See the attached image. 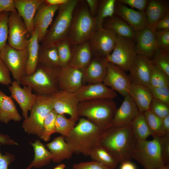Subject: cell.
Returning <instances> with one entry per match:
<instances>
[{"mask_svg":"<svg viewBox=\"0 0 169 169\" xmlns=\"http://www.w3.org/2000/svg\"><path fill=\"white\" fill-rule=\"evenodd\" d=\"M136 141L131 123L123 126L114 125L105 131L99 144L107 149L118 163L121 164L132 158Z\"/></svg>","mask_w":169,"mask_h":169,"instance_id":"cell-1","label":"cell"},{"mask_svg":"<svg viewBox=\"0 0 169 169\" xmlns=\"http://www.w3.org/2000/svg\"><path fill=\"white\" fill-rule=\"evenodd\" d=\"M78 120L74 129L64 138L74 153L90 156L99 144L104 131L87 119L82 117Z\"/></svg>","mask_w":169,"mask_h":169,"instance_id":"cell-2","label":"cell"},{"mask_svg":"<svg viewBox=\"0 0 169 169\" xmlns=\"http://www.w3.org/2000/svg\"><path fill=\"white\" fill-rule=\"evenodd\" d=\"M113 99H98L79 102V117H86L104 131L114 126V118L117 110Z\"/></svg>","mask_w":169,"mask_h":169,"instance_id":"cell-3","label":"cell"},{"mask_svg":"<svg viewBox=\"0 0 169 169\" xmlns=\"http://www.w3.org/2000/svg\"><path fill=\"white\" fill-rule=\"evenodd\" d=\"M78 0H69L59 6L56 18L40 45V49L55 46L67 38Z\"/></svg>","mask_w":169,"mask_h":169,"instance_id":"cell-4","label":"cell"},{"mask_svg":"<svg viewBox=\"0 0 169 169\" xmlns=\"http://www.w3.org/2000/svg\"><path fill=\"white\" fill-rule=\"evenodd\" d=\"M60 68L38 64L35 72L22 77L20 84L30 86L37 94L51 96L59 91L58 80Z\"/></svg>","mask_w":169,"mask_h":169,"instance_id":"cell-5","label":"cell"},{"mask_svg":"<svg viewBox=\"0 0 169 169\" xmlns=\"http://www.w3.org/2000/svg\"><path fill=\"white\" fill-rule=\"evenodd\" d=\"M75 11L67 38L72 45L89 41L96 31L95 18L88 6H82Z\"/></svg>","mask_w":169,"mask_h":169,"instance_id":"cell-6","label":"cell"},{"mask_svg":"<svg viewBox=\"0 0 169 169\" xmlns=\"http://www.w3.org/2000/svg\"><path fill=\"white\" fill-rule=\"evenodd\" d=\"M132 158L145 169H150L166 165L161 151V137H153L150 140H137Z\"/></svg>","mask_w":169,"mask_h":169,"instance_id":"cell-7","label":"cell"},{"mask_svg":"<svg viewBox=\"0 0 169 169\" xmlns=\"http://www.w3.org/2000/svg\"><path fill=\"white\" fill-rule=\"evenodd\" d=\"M36 95L30 115L24 119L22 127L26 133L36 135L41 138L44 120L53 108L51 96Z\"/></svg>","mask_w":169,"mask_h":169,"instance_id":"cell-8","label":"cell"},{"mask_svg":"<svg viewBox=\"0 0 169 169\" xmlns=\"http://www.w3.org/2000/svg\"><path fill=\"white\" fill-rule=\"evenodd\" d=\"M134 39L117 35L115 45L111 54L104 59L124 70L129 71L137 54L135 49Z\"/></svg>","mask_w":169,"mask_h":169,"instance_id":"cell-9","label":"cell"},{"mask_svg":"<svg viewBox=\"0 0 169 169\" xmlns=\"http://www.w3.org/2000/svg\"><path fill=\"white\" fill-rule=\"evenodd\" d=\"M0 57L12 73L14 80L20 84V79L25 75L28 57L27 48L18 50L6 44L0 51Z\"/></svg>","mask_w":169,"mask_h":169,"instance_id":"cell-10","label":"cell"},{"mask_svg":"<svg viewBox=\"0 0 169 169\" xmlns=\"http://www.w3.org/2000/svg\"><path fill=\"white\" fill-rule=\"evenodd\" d=\"M117 35L103 28L96 31L89 41L93 56L105 59L112 52Z\"/></svg>","mask_w":169,"mask_h":169,"instance_id":"cell-11","label":"cell"},{"mask_svg":"<svg viewBox=\"0 0 169 169\" xmlns=\"http://www.w3.org/2000/svg\"><path fill=\"white\" fill-rule=\"evenodd\" d=\"M8 27V44L18 50L27 48L29 40L27 36L29 34L25 23L17 13H10Z\"/></svg>","mask_w":169,"mask_h":169,"instance_id":"cell-12","label":"cell"},{"mask_svg":"<svg viewBox=\"0 0 169 169\" xmlns=\"http://www.w3.org/2000/svg\"><path fill=\"white\" fill-rule=\"evenodd\" d=\"M106 65L107 73L103 83L124 97L128 95L131 83L129 75L113 64L106 62Z\"/></svg>","mask_w":169,"mask_h":169,"instance_id":"cell-13","label":"cell"},{"mask_svg":"<svg viewBox=\"0 0 169 169\" xmlns=\"http://www.w3.org/2000/svg\"><path fill=\"white\" fill-rule=\"evenodd\" d=\"M155 32L153 27L147 25L143 29L135 31V49L137 55L151 59L158 49Z\"/></svg>","mask_w":169,"mask_h":169,"instance_id":"cell-14","label":"cell"},{"mask_svg":"<svg viewBox=\"0 0 169 169\" xmlns=\"http://www.w3.org/2000/svg\"><path fill=\"white\" fill-rule=\"evenodd\" d=\"M53 110L58 114H67L77 121L79 119V101L74 93L59 90L51 96Z\"/></svg>","mask_w":169,"mask_h":169,"instance_id":"cell-15","label":"cell"},{"mask_svg":"<svg viewBox=\"0 0 169 169\" xmlns=\"http://www.w3.org/2000/svg\"><path fill=\"white\" fill-rule=\"evenodd\" d=\"M8 90L11 97L19 105L22 112L24 119L27 118L28 112L30 111L33 106L37 97L36 94L33 93L32 88L29 86H20L19 83L16 81H12L9 86Z\"/></svg>","mask_w":169,"mask_h":169,"instance_id":"cell-16","label":"cell"},{"mask_svg":"<svg viewBox=\"0 0 169 169\" xmlns=\"http://www.w3.org/2000/svg\"><path fill=\"white\" fill-rule=\"evenodd\" d=\"M154 67L151 59L137 55L129 70L131 82L148 86Z\"/></svg>","mask_w":169,"mask_h":169,"instance_id":"cell-17","label":"cell"},{"mask_svg":"<svg viewBox=\"0 0 169 169\" xmlns=\"http://www.w3.org/2000/svg\"><path fill=\"white\" fill-rule=\"evenodd\" d=\"M74 93L79 102L102 99L113 100L117 96L116 92L103 82L83 85Z\"/></svg>","mask_w":169,"mask_h":169,"instance_id":"cell-18","label":"cell"},{"mask_svg":"<svg viewBox=\"0 0 169 169\" xmlns=\"http://www.w3.org/2000/svg\"><path fill=\"white\" fill-rule=\"evenodd\" d=\"M83 73L81 70L68 66L61 67L58 84L59 90L74 93L83 85Z\"/></svg>","mask_w":169,"mask_h":169,"instance_id":"cell-19","label":"cell"},{"mask_svg":"<svg viewBox=\"0 0 169 169\" xmlns=\"http://www.w3.org/2000/svg\"><path fill=\"white\" fill-rule=\"evenodd\" d=\"M114 15L129 25L135 31L140 30L147 25L145 11L135 10L116 1Z\"/></svg>","mask_w":169,"mask_h":169,"instance_id":"cell-20","label":"cell"},{"mask_svg":"<svg viewBox=\"0 0 169 169\" xmlns=\"http://www.w3.org/2000/svg\"><path fill=\"white\" fill-rule=\"evenodd\" d=\"M59 6L49 5L44 1L38 9L34 17L33 28L34 30L35 29L38 30L39 43L42 41L45 36Z\"/></svg>","mask_w":169,"mask_h":169,"instance_id":"cell-21","label":"cell"},{"mask_svg":"<svg viewBox=\"0 0 169 169\" xmlns=\"http://www.w3.org/2000/svg\"><path fill=\"white\" fill-rule=\"evenodd\" d=\"M44 0H14L17 13L25 23L29 35L33 31V21L35 13Z\"/></svg>","mask_w":169,"mask_h":169,"instance_id":"cell-22","label":"cell"},{"mask_svg":"<svg viewBox=\"0 0 169 169\" xmlns=\"http://www.w3.org/2000/svg\"><path fill=\"white\" fill-rule=\"evenodd\" d=\"M83 73V85L103 82L107 73L106 62L103 59L93 56Z\"/></svg>","mask_w":169,"mask_h":169,"instance_id":"cell-23","label":"cell"},{"mask_svg":"<svg viewBox=\"0 0 169 169\" xmlns=\"http://www.w3.org/2000/svg\"><path fill=\"white\" fill-rule=\"evenodd\" d=\"M139 111L131 96L125 97L121 105L117 109L114 118V125L123 126L131 124Z\"/></svg>","mask_w":169,"mask_h":169,"instance_id":"cell-24","label":"cell"},{"mask_svg":"<svg viewBox=\"0 0 169 169\" xmlns=\"http://www.w3.org/2000/svg\"><path fill=\"white\" fill-rule=\"evenodd\" d=\"M92 57L89 41L73 45L71 58L67 66L78 69L83 72Z\"/></svg>","mask_w":169,"mask_h":169,"instance_id":"cell-25","label":"cell"},{"mask_svg":"<svg viewBox=\"0 0 169 169\" xmlns=\"http://www.w3.org/2000/svg\"><path fill=\"white\" fill-rule=\"evenodd\" d=\"M129 94L135 103L139 111L144 112L149 110L153 97L147 87L131 82Z\"/></svg>","mask_w":169,"mask_h":169,"instance_id":"cell-26","label":"cell"},{"mask_svg":"<svg viewBox=\"0 0 169 169\" xmlns=\"http://www.w3.org/2000/svg\"><path fill=\"white\" fill-rule=\"evenodd\" d=\"M147 25L154 27L169 12L168 1L164 0H149L145 11Z\"/></svg>","mask_w":169,"mask_h":169,"instance_id":"cell-27","label":"cell"},{"mask_svg":"<svg viewBox=\"0 0 169 169\" xmlns=\"http://www.w3.org/2000/svg\"><path fill=\"white\" fill-rule=\"evenodd\" d=\"M22 119L12 98L0 89V122L7 124L11 120L19 121Z\"/></svg>","mask_w":169,"mask_h":169,"instance_id":"cell-28","label":"cell"},{"mask_svg":"<svg viewBox=\"0 0 169 169\" xmlns=\"http://www.w3.org/2000/svg\"><path fill=\"white\" fill-rule=\"evenodd\" d=\"M46 146L52 155V161L54 163H59L65 159H69L74 154L62 136L55 137Z\"/></svg>","mask_w":169,"mask_h":169,"instance_id":"cell-29","label":"cell"},{"mask_svg":"<svg viewBox=\"0 0 169 169\" xmlns=\"http://www.w3.org/2000/svg\"><path fill=\"white\" fill-rule=\"evenodd\" d=\"M37 29H34L33 34L29 38L27 46L28 57L25 75L32 74L36 71L38 64L40 44Z\"/></svg>","mask_w":169,"mask_h":169,"instance_id":"cell-30","label":"cell"},{"mask_svg":"<svg viewBox=\"0 0 169 169\" xmlns=\"http://www.w3.org/2000/svg\"><path fill=\"white\" fill-rule=\"evenodd\" d=\"M103 27L111 30L118 36L134 39V30L127 23L115 15L105 19Z\"/></svg>","mask_w":169,"mask_h":169,"instance_id":"cell-31","label":"cell"},{"mask_svg":"<svg viewBox=\"0 0 169 169\" xmlns=\"http://www.w3.org/2000/svg\"><path fill=\"white\" fill-rule=\"evenodd\" d=\"M34 152L33 160L30 164L33 167L39 168L49 164L52 161V156L50 152L39 140L34 142H31Z\"/></svg>","mask_w":169,"mask_h":169,"instance_id":"cell-32","label":"cell"},{"mask_svg":"<svg viewBox=\"0 0 169 169\" xmlns=\"http://www.w3.org/2000/svg\"><path fill=\"white\" fill-rule=\"evenodd\" d=\"M116 0H103L100 1L96 16L95 17L96 31L103 28V24L104 19L112 17L114 15Z\"/></svg>","mask_w":169,"mask_h":169,"instance_id":"cell-33","label":"cell"},{"mask_svg":"<svg viewBox=\"0 0 169 169\" xmlns=\"http://www.w3.org/2000/svg\"><path fill=\"white\" fill-rule=\"evenodd\" d=\"M90 156L95 161L111 169H115L119 164L110 152L99 144L94 148Z\"/></svg>","mask_w":169,"mask_h":169,"instance_id":"cell-34","label":"cell"},{"mask_svg":"<svg viewBox=\"0 0 169 169\" xmlns=\"http://www.w3.org/2000/svg\"><path fill=\"white\" fill-rule=\"evenodd\" d=\"M131 125L133 132L137 140H146L151 136L143 112L139 111Z\"/></svg>","mask_w":169,"mask_h":169,"instance_id":"cell-35","label":"cell"},{"mask_svg":"<svg viewBox=\"0 0 169 169\" xmlns=\"http://www.w3.org/2000/svg\"><path fill=\"white\" fill-rule=\"evenodd\" d=\"M38 64L50 67H61L56 46L40 49Z\"/></svg>","mask_w":169,"mask_h":169,"instance_id":"cell-36","label":"cell"},{"mask_svg":"<svg viewBox=\"0 0 169 169\" xmlns=\"http://www.w3.org/2000/svg\"><path fill=\"white\" fill-rule=\"evenodd\" d=\"M153 137H161L164 136L162 119L150 110L143 112Z\"/></svg>","mask_w":169,"mask_h":169,"instance_id":"cell-37","label":"cell"},{"mask_svg":"<svg viewBox=\"0 0 169 169\" xmlns=\"http://www.w3.org/2000/svg\"><path fill=\"white\" fill-rule=\"evenodd\" d=\"M77 121L71 117L66 118L64 114H58L55 121V133H59L64 137L67 136L74 128Z\"/></svg>","mask_w":169,"mask_h":169,"instance_id":"cell-38","label":"cell"},{"mask_svg":"<svg viewBox=\"0 0 169 169\" xmlns=\"http://www.w3.org/2000/svg\"><path fill=\"white\" fill-rule=\"evenodd\" d=\"M61 67L67 66L70 60L73 45L67 38L56 45Z\"/></svg>","mask_w":169,"mask_h":169,"instance_id":"cell-39","label":"cell"},{"mask_svg":"<svg viewBox=\"0 0 169 169\" xmlns=\"http://www.w3.org/2000/svg\"><path fill=\"white\" fill-rule=\"evenodd\" d=\"M151 60L155 67L169 77V52L158 48Z\"/></svg>","mask_w":169,"mask_h":169,"instance_id":"cell-40","label":"cell"},{"mask_svg":"<svg viewBox=\"0 0 169 169\" xmlns=\"http://www.w3.org/2000/svg\"><path fill=\"white\" fill-rule=\"evenodd\" d=\"M57 113L54 110H51L45 118L43 131L41 138L48 141L50 140L51 135L55 133V124Z\"/></svg>","mask_w":169,"mask_h":169,"instance_id":"cell-41","label":"cell"},{"mask_svg":"<svg viewBox=\"0 0 169 169\" xmlns=\"http://www.w3.org/2000/svg\"><path fill=\"white\" fill-rule=\"evenodd\" d=\"M148 86L152 87L169 86V77L154 66Z\"/></svg>","mask_w":169,"mask_h":169,"instance_id":"cell-42","label":"cell"},{"mask_svg":"<svg viewBox=\"0 0 169 169\" xmlns=\"http://www.w3.org/2000/svg\"><path fill=\"white\" fill-rule=\"evenodd\" d=\"M9 12L0 14V51L6 44L8 38V18Z\"/></svg>","mask_w":169,"mask_h":169,"instance_id":"cell-43","label":"cell"},{"mask_svg":"<svg viewBox=\"0 0 169 169\" xmlns=\"http://www.w3.org/2000/svg\"><path fill=\"white\" fill-rule=\"evenodd\" d=\"M149 110L162 119L169 115V105L153 98Z\"/></svg>","mask_w":169,"mask_h":169,"instance_id":"cell-44","label":"cell"},{"mask_svg":"<svg viewBox=\"0 0 169 169\" xmlns=\"http://www.w3.org/2000/svg\"><path fill=\"white\" fill-rule=\"evenodd\" d=\"M153 98L157 99L169 105V86L160 87H147Z\"/></svg>","mask_w":169,"mask_h":169,"instance_id":"cell-45","label":"cell"},{"mask_svg":"<svg viewBox=\"0 0 169 169\" xmlns=\"http://www.w3.org/2000/svg\"><path fill=\"white\" fill-rule=\"evenodd\" d=\"M155 34L158 48L169 52V30L155 31Z\"/></svg>","mask_w":169,"mask_h":169,"instance_id":"cell-46","label":"cell"},{"mask_svg":"<svg viewBox=\"0 0 169 169\" xmlns=\"http://www.w3.org/2000/svg\"><path fill=\"white\" fill-rule=\"evenodd\" d=\"M12 82L10 72L0 57V84L9 86Z\"/></svg>","mask_w":169,"mask_h":169,"instance_id":"cell-47","label":"cell"},{"mask_svg":"<svg viewBox=\"0 0 169 169\" xmlns=\"http://www.w3.org/2000/svg\"><path fill=\"white\" fill-rule=\"evenodd\" d=\"M73 169H111L95 161L81 162L74 164Z\"/></svg>","mask_w":169,"mask_h":169,"instance_id":"cell-48","label":"cell"},{"mask_svg":"<svg viewBox=\"0 0 169 169\" xmlns=\"http://www.w3.org/2000/svg\"><path fill=\"white\" fill-rule=\"evenodd\" d=\"M117 1L137 9L139 11H145L148 0H118Z\"/></svg>","mask_w":169,"mask_h":169,"instance_id":"cell-49","label":"cell"},{"mask_svg":"<svg viewBox=\"0 0 169 169\" xmlns=\"http://www.w3.org/2000/svg\"><path fill=\"white\" fill-rule=\"evenodd\" d=\"M1 144L0 143V146ZM15 159V157L13 154L6 152L5 154H2L0 151V169H8V166ZM33 167L30 164L25 169H31Z\"/></svg>","mask_w":169,"mask_h":169,"instance_id":"cell-50","label":"cell"},{"mask_svg":"<svg viewBox=\"0 0 169 169\" xmlns=\"http://www.w3.org/2000/svg\"><path fill=\"white\" fill-rule=\"evenodd\" d=\"M162 155L166 165L169 163V136L161 137Z\"/></svg>","mask_w":169,"mask_h":169,"instance_id":"cell-51","label":"cell"},{"mask_svg":"<svg viewBox=\"0 0 169 169\" xmlns=\"http://www.w3.org/2000/svg\"><path fill=\"white\" fill-rule=\"evenodd\" d=\"M5 12L17 13L14 0H0V14Z\"/></svg>","mask_w":169,"mask_h":169,"instance_id":"cell-52","label":"cell"},{"mask_svg":"<svg viewBox=\"0 0 169 169\" xmlns=\"http://www.w3.org/2000/svg\"><path fill=\"white\" fill-rule=\"evenodd\" d=\"M155 31L169 30V12L154 26Z\"/></svg>","mask_w":169,"mask_h":169,"instance_id":"cell-53","label":"cell"},{"mask_svg":"<svg viewBox=\"0 0 169 169\" xmlns=\"http://www.w3.org/2000/svg\"><path fill=\"white\" fill-rule=\"evenodd\" d=\"M100 1L98 0H86V2L91 15L94 17L96 14Z\"/></svg>","mask_w":169,"mask_h":169,"instance_id":"cell-54","label":"cell"},{"mask_svg":"<svg viewBox=\"0 0 169 169\" xmlns=\"http://www.w3.org/2000/svg\"><path fill=\"white\" fill-rule=\"evenodd\" d=\"M0 143L1 144L18 145V144L7 135L0 134Z\"/></svg>","mask_w":169,"mask_h":169,"instance_id":"cell-55","label":"cell"},{"mask_svg":"<svg viewBox=\"0 0 169 169\" xmlns=\"http://www.w3.org/2000/svg\"><path fill=\"white\" fill-rule=\"evenodd\" d=\"M164 136H169V115L162 119Z\"/></svg>","mask_w":169,"mask_h":169,"instance_id":"cell-56","label":"cell"},{"mask_svg":"<svg viewBox=\"0 0 169 169\" xmlns=\"http://www.w3.org/2000/svg\"><path fill=\"white\" fill-rule=\"evenodd\" d=\"M69 0H44V2L51 5H59L64 4L69 1Z\"/></svg>","mask_w":169,"mask_h":169,"instance_id":"cell-57","label":"cell"},{"mask_svg":"<svg viewBox=\"0 0 169 169\" xmlns=\"http://www.w3.org/2000/svg\"><path fill=\"white\" fill-rule=\"evenodd\" d=\"M120 164L119 169H136L135 165L130 161H124Z\"/></svg>","mask_w":169,"mask_h":169,"instance_id":"cell-58","label":"cell"},{"mask_svg":"<svg viewBox=\"0 0 169 169\" xmlns=\"http://www.w3.org/2000/svg\"><path fill=\"white\" fill-rule=\"evenodd\" d=\"M65 167L66 166L65 164L61 163L55 166L53 169H65Z\"/></svg>","mask_w":169,"mask_h":169,"instance_id":"cell-59","label":"cell"},{"mask_svg":"<svg viewBox=\"0 0 169 169\" xmlns=\"http://www.w3.org/2000/svg\"><path fill=\"white\" fill-rule=\"evenodd\" d=\"M150 169H169V164L166 165L161 167Z\"/></svg>","mask_w":169,"mask_h":169,"instance_id":"cell-60","label":"cell"}]
</instances>
